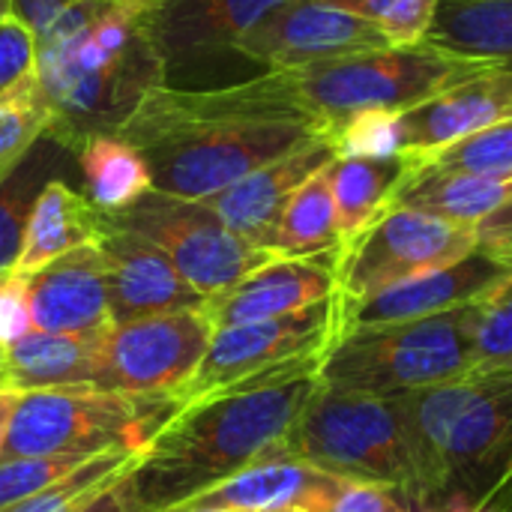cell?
<instances>
[{"label": "cell", "instance_id": "obj_2", "mask_svg": "<svg viewBox=\"0 0 512 512\" xmlns=\"http://www.w3.org/2000/svg\"><path fill=\"white\" fill-rule=\"evenodd\" d=\"M318 363L180 405L138 456L129 489L138 512H168L240 471L288 453V438L318 390Z\"/></svg>", "mask_w": 512, "mask_h": 512}, {"label": "cell", "instance_id": "obj_33", "mask_svg": "<svg viewBox=\"0 0 512 512\" xmlns=\"http://www.w3.org/2000/svg\"><path fill=\"white\" fill-rule=\"evenodd\" d=\"M315 3L372 21L390 36L393 45L423 42L438 6V0H315Z\"/></svg>", "mask_w": 512, "mask_h": 512}, {"label": "cell", "instance_id": "obj_22", "mask_svg": "<svg viewBox=\"0 0 512 512\" xmlns=\"http://www.w3.org/2000/svg\"><path fill=\"white\" fill-rule=\"evenodd\" d=\"M105 228H108V216L87 195L75 192L69 183L54 177L33 201L21 255L12 273L30 279L51 261L81 246L99 243Z\"/></svg>", "mask_w": 512, "mask_h": 512}, {"label": "cell", "instance_id": "obj_8", "mask_svg": "<svg viewBox=\"0 0 512 512\" xmlns=\"http://www.w3.org/2000/svg\"><path fill=\"white\" fill-rule=\"evenodd\" d=\"M177 411V399L126 396L99 384L24 390L15 405L0 462L21 456L144 450Z\"/></svg>", "mask_w": 512, "mask_h": 512}, {"label": "cell", "instance_id": "obj_45", "mask_svg": "<svg viewBox=\"0 0 512 512\" xmlns=\"http://www.w3.org/2000/svg\"><path fill=\"white\" fill-rule=\"evenodd\" d=\"M432 512H489V510H477V507H468V504H462V501H447V504H441L438 510Z\"/></svg>", "mask_w": 512, "mask_h": 512}, {"label": "cell", "instance_id": "obj_35", "mask_svg": "<svg viewBox=\"0 0 512 512\" xmlns=\"http://www.w3.org/2000/svg\"><path fill=\"white\" fill-rule=\"evenodd\" d=\"M471 354H474V369L512 363V282L495 291L489 300L474 306Z\"/></svg>", "mask_w": 512, "mask_h": 512}, {"label": "cell", "instance_id": "obj_30", "mask_svg": "<svg viewBox=\"0 0 512 512\" xmlns=\"http://www.w3.org/2000/svg\"><path fill=\"white\" fill-rule=\"evenodd\" d=\"M51 105L36 69L0 93V183L24 162V156L48 135Z\"/></svg>", "mask_w": 512, "mask_h": 512}, {"label": "cell", "instance_id": "obj_16", "mask_svg": "<svg viewBox=\"0 0 512 512\" xmlns=\"http://www.w3.org/2000/svg\"><path fill=\"white\" fill-rule=\"evenodd\" d=\"M99 249L105 258L111 324L204 309L207 297H201L147 237L108 222Z\"/></svg>", "mask_w": 512, "mask_h": 512}, {"label": "cell", "instance_id": "obj_7", "mask_svg": "<svg viewBox=\"0 0 512 512\" xmlns=\"http://www.w3.org/2000/svg\"><path fill=\"white\" fill-rule=\"evenodd\" d=\"M471 315L474 306L342 330L321 357L318 384L378 399H408L447 387L474 372Z\"/></svg>", "mask_w": 512, "mask_h": 512}, {"label": "cell", "instance_id": "obj_21", "mask_svg": "<svg viewBox=\"0 0 512 512\" xmlns=\"http://www.w3.org/2000/svg\"><path fill=\"white\" fill-rule=\"evenodd\" d=\"M336 483H339V477L324 474L315 465L282 453V456H270V459L240 471L237 477H231V480L219 483L216 489L186 501L177 510H309Z\"/></svg>", "mask_w": 512, "mask_h": 512}, {"label": "cell", "instance_id": "obj_25", "mask_svg": "<svg viewBox=\"0 0 512 512\" xmlns=\"http://www.w3.org/2000/svg\"><path fill=\"white\" fill-rule=\"evenodd\" d=\"M414 159L408 153L399 156H336L327 165L336 222L342 234V246L360 237L387 207L405 177L411 174Z\"/></svg>", "mask_w": 512, "mask_h": 512}, {"label": "cell", "instance_id": "obj_14", "mask_svg": "<svg viewBox=\"0 0 512 512\" xmlns=\"http://www.w3.org/2000/svg\"><path fill=\"white\" fill-rule=\"evenodd\" d=\"M288 0H144L141 24L165 66V84L222 54Z\"/></svg>", "mask_w": 512, "mask_h": 512}, {"label": "cell", "instance_id": "obj_3", "mask_svg": "<svg viewBox=\"0 0 512 512\" xmlns=\"http://www.w3.org/2000/svg\"><path fill=\"white\" fill-rule=\"evenodd\" d=\"M141 12L144 0H75L36 39V78L51 105L48 135L75 156L90 135H114L165 84Z\"/></svg>", "mask_w": 512, "mask_h": 512}, {"label": "cell", "instance_id": "obj_26", "mask_svg": "<svg viewBox=\"0 0 512 512\" xmlns=\"http://www.w3.org/2000/svg\"><path fill=\"white\" fill-rule=\"evenodd\" d=\"M423 42L512 72V0H438Z\"/></svg>", "mask_w": 512, "mask_h": 512}, {"label": "cell", "instance_id": "obj_41", "mask_svg": "<svg viewBox=\"0 0 512 512\" xmlns=\"http://www.w3.org/2000/svg\"><path fill=\"white\" fill-rule=\"evenodd\" d=\"M477 249L510 258L512 261V201H507L501 210H495L492 216H486L477 228Z\"/></svg>", "mask_w": 512, "mask_h": 512}, {"label": "cell", "instance_id": "obj_36", "mask_svg": "<svg viewBox=\"0 0 512 512\" xmlns=\"http://www.w3.org/2000/svg\"><path fill=\"white\" fill-rule=\"evenodd\" d=\"M339 156H399L402 129L399 114H366L330 135Z\"/></svg>", "mask_w": 512, "mask_h": 512}, {"label": "cell", "instance_id": "obj_31", "mask_svg": "<svg viewBox=\"0 0 512 512\" xmlns=\"http://www.w3.org/2000/svg\"><path fill=\"white\" fill-rule=\"evenodd\" d=\"M144 450H108L93 456L87 465L57 480L54 486L36 492L33 498L9 507L6 512H81L90 501H96L105 489L120 483L138 462Z\"/></svg>", "mask_w": 512, "mask_h": 512}, {"label": "cell", "instance_id": "obj_44", "mask_svg": "<svg viewBox=\"0 0 512 512\" xmlns=\"http://www.w3.org/2000/svg\"><path fill=\"white\" fill-rule=\"evenodd\" d=\"M0 390H15V387H12L9 360H6V348H3V345H0Z\"/></svg>", "mask_w": 512, "mask_h": 512}, {"label": "cell", "instance_id": "obj_15", "mask_svg": "<svg viewBox=\"0 0 512 512\" xmlns=\"http://www.w3.org/2000/svg\"><path fill=\"white\" fill-rule=\"evenodd\" d=\"M507 282H512L510 258L474 249L471 255H465L456 264L414 276V279L399 282V285H393L381 294H372L366 300L345 303L339 297L342 300V330L393 324V321H417V318L468 309V306L489 300Z\"/></svg>", "mask_w": 512, "mask_h": 512}, {"label": "cell", "instance_id": "obj_29", "mask_svg": "<svg viewBox=\"0 0 512 512\" xmlns=\"http://www.w3.org/2000/svg\"><path fill=\"white\" fill-rule=\"evenodd\" d=\"M72 150H66L60 141L45 135L27 156L24 162L0 183V276L12 273L21 255L27 219L33 210L36 195L45 189L57 162H63Z\"/></svg>", "mask_w": 512, "mask_h": 512}, {"label": "cell", "instance_id": "obj_9", "mask_svg": "<svg viewBox=\"0 0 512 512\" xmlns=\"http://www.w3.org/2000/svg\"><path fill=\"white\" fill-rule=\"evenodd\" d=\"M105 216L111 225L129 228L159 246L177 273L207 300L276 258L234 234L204 201L165 195L159 189H150L132 207Z\"/></svg>", "mask_w": 512, "mask_h": 512}, {"label": "cell", "instance_id": "obj_20", "mask_svg": "<svg viewBox=\"0 0 512 512\" xmlns=\"http://www.w3.org/2000/svg\"><path fill=\"white\" fill-rule=\"evenodd\" d=\"M30 324L45 333H99L111 327L105 258L99 243L81 246L27 279Z\"/></svg>", "mask_w": 512, "mask_h": 512}, {"label": "cell", "instance_id": "obj_43", "mask_svg": "<svg viewBox=\"0 0 512 512\" xmlns=\"http://www.w3.org/2000/svg\"><path fill=\"white\" fill-rule=\"evenodd\" d=\"M18 399H21V390H0V453H3V441H6Z\"/></svg>", "mask_w": 512, "mask_h": 512}, {"label": "cell", "instance_id": "obj_5", "mask_svg": "<svg viewBox=\"0 0 512 512\" xmlns=\"http://www.w3.org/2000/svg\"><path fill=\"white\" fill-rule=\"evenodd\" d=\"M288 456L339 480L387 486L414 512L438 507L435 474L402 399L342 393L318 384L288 438Z\"/></svg>", "mask_w": 512, "mask_h": 512}, {"label": "cell", "instance_id": "obj_28", "mask_svg": "<svg viewBox=\"0 0 512 512\" xmlns=\"http://www.w3.org/2000/svg\"><path fill=\"white\" fill-rule=\"evenodd\" d=\"M87 198L102 213H120L153 189L144 156L117 135H90L78 150Z\"/></svg>", "mask_w": 512, "mask_h": 512}, {"label": "cell", "instance_id": "obj_17", "mask_svg": "<svg viewBox=\"0 0 512 512\" xmlns=\"http://www.w3.org/2000/svg\"><path fill=\"white\" fill-rule=\"evenodd\" d=\"M336 261L339 255L270 258L228 291L210 297L204 303V312L216 330L231 324L273 321V318L306 312L339 294Z\"/></svg>", "mask_w": 512, "mask_h": 512}, {"label": "cell", "instance_id": "obj_19", "mask_svg": "<svg viewBox=\"0 0 512 512\" xmlns=\"http://www.w3.org/2000/svg\"><path fill=\"white\" fill-rule=\"evenodd\" d=\"M512 117V72L489 66L399 114L402 150L429 156Z\"/></svg>", "mask_w": 512, "mask_h": 512}, {"label": "cell", "instance_id": "obj_47", "mask_svg": "<svg viewBox=\"0 0 512 512\" xmlns=\"http://www.w3.org/2000/svg\"><path fill=\"white\" fill-rule=\"evenodd\" d=\"M0 18H12V6H9V0H0Z\"/></svg>", "mask_w": 512, "mask_h": 512}, {"label": "cell", "instance_id": "obj_12", "mask_svg": "<svg viewBox=\"0 0 512 512\" xmlns=\"http://www.w3.org/2000/svg\"><path fill=\"white\" fill-rule=\"evenodd\" d=\"M216 327L204 309L111 324L102 336L99 387L126 396L177 399L195 378Z\"/></svg>", "mask_w": 512, "mask_h": 512}, {"label": "cell", "instance_id": "obj_6", "mask_svg": "<svg viewBox=\"0 0 512 512\" xmlns=\"http://www.w3.org/2000/svg\"><path fill=\"white\" fill-rule=\"evenodd\" d=\"M483 69L489 66L417 42L360 51L279 75L291 102L330 138L366 114H405Z\"/></svg>", "mask_w": 512, "mask_h": 512}, {"label": "cell", "instance_id": "obj_23", "mask_svg": "<svg viewBox=\"0 0 512 512\" xmlns=\"http://www.w3.org/2000/svg\"><path fill=\"white\" fill-rule=\"evenodd\" d=\"M507 201H512V177L450 171L420 159H414L411 174L393 198L399 207H411L465 228H477Z\"/></svg>", "mask_w": 512, "mask_h": 512}, {"label": "cell", "instance_id": "obj_24", "mask_svg": "<svg viewBox=\"0 0 512 512\" xmlns=\"http://www.w3.org/2000/svg\"><path fill=\"white\" fill-rule=\"evenodd\" d=\"M105 330L99 333L27 330L18 342L6 348L12 387L24 393V390H45V387L99 384Z\"/></svg>", "mask_w": 512, "mask_h": 512}, {"label": "cell", "instance_id": "obj_34", "mask_svg": "<svg viewBox=\"0 0 512 512\" xmlns=\"http://www.w3.org/2000/svg\"><path fill=\"white\" fill-rule=\"evenodd\" d=\"M99 456V453H96ZM93 456H21L0 462V512L69 477Z\"/></svg>", "mask_w": 512, "mask_h": 512}, {"label": "cell", "instance_id": "obj_42", "mask_svg": "<svg viewBox=\"0 0 512 512\" xmlns=\"http://www.w3.org/2000/svg\"><path fill=\"white\" fill-rule=\"evenodd\" d=\"M129 474L120 483H114L111 489H105L96 501H90L81 512H138L135 498H132V489H129Z\"/></svg>", "mask_w": 512, "mask_h": 512}, {"label": "cell", "instance_id": "obj_4", "mask_svg": "<svg viewBox=\"0 0 512 512\" xmlns=\"http://www.w3.org/2000/svg\"><path fill=\"white\" fill-rule=\"evenodd\" d=\"M402 402L432 465L438 507L462 501L489 510L512 486V363Z\"/></svg>", "mask_w": 512, "mask_h": 512}, {"label": "cell", "instance_id": "obj_48", "mask_svg": "<svg viewBox=\"0 0 512 512\" xmlns=\"http://www.w3.org/2000/svg\"><path fill=\"white\" fill-rule=\"evenodd\" d=\"M171 512H234V510H171Z\"/></svg>", "mask_w": 512, "mask_h": 512}, {"label": "cell", "instance_id": "obj_11", "mask_svg": "<svg viewBox=\"0 0 512 512\" xmlns=\"http://www.w3.org/2000/svg\"><path fill=\"white\" fill-rule=\"evenodd\" d=\"M474 249V228L393 204L360 237L342 246L336 261L339 297L345 303L366 300L399 282L456 264Z\"/></svg>", "mask_w": 512, "mask_h": 512}, {"label": "cell", "instance_id": "obj_1", "mask_svg": "<svg viewBox=\"0 0 512 512\" xmlns=\"http://www.w3.org/2000/svg\"><path fill=\"white\" fill-rule=\"evenodd\" d=\"M114 135L144 156L153 189L207 201L324 132L279 72H261L216 90L162 84Z\"/></svg>", "mask_w": 512, "mask_h": 512}, {"label": "cell", "instance_id": "obj_46", "mask_svg": "<svg viewBox=\"0 0 512 512\" xmlns=\"http://www.w3.org/2000/svg\"><path fill=\"white\" fill-rule=\"evenodd\" d=\"M489 512H512V486L495 501V504H492V507H489Z\"/></svg>", "mask_w": 512, "mask_h": 512}, {"label": "cell", "instance_id": "obj_10", "mask_svg": "<svg viewBox=\"0 0 512 512\" xmlns=\"http://www.w3.org/2000/svg\"><path fill=\"white\" fill-rule=\"evenodd\" d=\"M339 333H342L339 294L288 318L219 327L195 378L186 384L177 402L189 405L222 390H234L270 375L291 372L306 363H318Z\"/></svg>", "mask_w": 512, "mask_h": 512}, {"label": "cell", "instance_id": "obj_40", "mask_svg": "<svg viewBox=\"0 0 512 512\" xmlns=\"http://www.w3.org/2000/svg\"><path fill=\"white\" fill-rule=\"evenodd\" d=\"M72 3H75V0H9L12 18L21 21L36 39L45 36V33L54 27V21H57Z\"/></svg>", "mask_w": 512, "mask_h": 512}, {"label": "cell", "instance_id": "obj_39", "mask_svg": "<svg viewBox=\"0 0 512 512\" xmlns=\"http://www.w3.org/2000/svg\"><path fill=\"white\" fill-rule=\"evenodd\" d=\"M27 330H33L27 279L18 273H6V276H0V345L9 348Z\"/></svg>", "mask_w": 512, "mask_h": 512}, {"label": "cell", "instance_id": "obj_32", "mask_svg": "<svg viewBox=\"0 0 512 512\" xmlns=\"http://www.w3.org/2000/svg\"><path fill=\"white\" fill-rule=\"evenodd\" d=\"M420 162H432L450 171H471V174H492V177H512V117L489 126L465 141H456L438 153L414 156Z\"/></svg>", "mask_w": 512, "mask_h": 512}, {"label": "cell", "instance_id": "obj_38", "mask_svg": "<svg viewBox=\"0 0 512 512\" xmlns=\"http://www.w3.org/2000/svg\"><path fill=\"white\" fill-rule=\"evenodd\" d=\"M36 69V36L15 18H0V93Z\"/></svg>", "mask_w": 512, "mask_h": 512}, {"label": "cell", "instance_id": "obj_27", "mask_svg": "<svg viewBox=\"0 0 512 512\" xmlns=\"http://www.w3.org/2000/svg\"><path fill=\"white\" fill-rule=\"evenodd\" d=\"M270 252L276 258H327L342 252L336 201L327 168L312 174L288 201Z\"/></svg>", "mask_w": 512, "mask_h": 512}, {"label": "cell", "instance_id": "obj_18", "mask_svg": "<svg viewBox=\"0 0 512 512\" xmlns=\"http://www.w3.org/2000/svg\"><path fill=\"white\" fill-rule=\"evenodd\" d=\"M336 147L327 135H318L297 147L294 153L252 171L204 204L243 240L270 252L279 219L294 198V192L318 171H324L336 159ZM273 255V252H270Z\"/></svg>", "mask_w": 512, "mask_h": 512}, {"label": "cell", "instance_id": "obj_37", "mask_svg": "<svg viewBox=\"0 0 512 512\" xmlns=\"http://www.w3.org/2000/svg\"><path fill=\"white\" fill-rule=\"evenodd\" d=\"M306 512H414V507L393 489L360 480H339L321 501Z\"/></svg>", "mask_w": 512, "mask_h": 512}, {"label": "cell", "instance_id": "obj_13", "mask_svg": "<svg viewBox=\"0 0 512 512\" xmlns=\"http://www.w3.org/2000/svg\"><path fill=\"white\" fill-rule=\"evenodd\" d=\"M387 45H393L390 36L372 21L315 0H288L240 39L237 54L264 72H294Z\"/></svg>", "mask_w": 512, "mask_h": 512}]
</instances>
